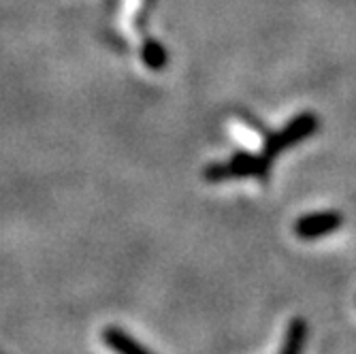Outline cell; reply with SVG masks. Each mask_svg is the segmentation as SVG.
<instances>
[{"instance_id": "6da1fadb", "label": "cell", "mask_w": 356, "mask_h": 354, "mask_svg": "<svg viewBox=\"0 0 356 354\" xmlns=\"http://www.w3.org/2000/svg\"><path fill=\"white\" fill-rule=\"evenodd\" d=\"M320 128V120L314 111H303L299 115H295L290 122H286L280 131L269 133L263 141V154L269 156L271 160L275 156H280L282 152H286L288 147L299 145L305 139L314 137Z\"/></svg>"}, {"instance_id": "8992f818", "label": "cell", "mask_w": 356, "mask_h": 354, "mask_svg": "<svg viewBox=\"0 0 356 354\" xmlns=\"http://www.w3.org/2000/svg\"><path fill=\"white\" fill-rule=\"evenodd\" d=\"M141 60L149 71H165L169 64V54L165 49V45L158 39H143L141 47H139Z\"/></svg>"}, {"instance_id": "277c9868", "label": "cell", "mask_w": 356, "mask_h": 354, "mask_svg": "<svg viewBox=\"0 0 356 354\" xmlns=\"http://www.w3.org/2000/svg\"><path fill=\"white\" fill-rule=\"evenodd\" d=\"M103 344H107L111 350L120 354H147L149 352L143 344H139L131 333H126L120 327H107L103 331Z\"/></svg>"}, {"instance_id": "5b68a950", "label": "cell", "mask_w": 356, "mask_h": 354, "mask_svg": "<svg viewBox=\"0 0 356 354\" xmlns=\"http://www.w3.org/2000/svg\"><path fill=\"white\" fill-rule=\"evenodd\" d=\"M307 333H309V327H307L305 318H301V316L290 318V323L286 327V335H284V344L280 346V352L282 354H299L307 341Z\"/></svg>"}, {"instance_id": "7a4b0ae2", "label": "cell", "mask_w": 356, "mask_h": 354, "mask_svg": "<svg viewBox=\"0 0 356 354\" xmlns=\"http://www.w3.org/2000/svg\"><path fill=\"white\" fill-rule=\"evenodd\" d=\"M343 227V216L335 209H322V211H312L303 214L295 222V235L303 241H316L322 239L337 229Z\"/></svg>"}, {"instance_id": "3957f363", "label": "cell", "mask_w": 356, "mask_h": 354, "mask_svg": "<svg viewBox=\"0 0 356 354\" xmlns=\"http://www.w3.org/2000/svg\"><path fill=\"white\" fill-rule=\"evenodd\" d=\"M226 173L229 179L233 177H267L271 171V158L261 154H252V152H235L229 160H226Z\"/></svg>"}]
</instances>
